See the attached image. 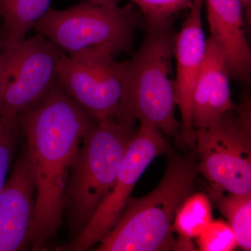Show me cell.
<instances>
[{"label":"cell","mask_w":251,"mask_h":251,"mask_svg":"<svg viewBox=\"0 0 251 251\" xmlns=\"http://www.w3.org/2000/svg\"><path fill=\"white\" fill-rule=\"evenodd\" d=\"M34 184L35 206L29 232L31 250H45L62 223L63 199L77 150L97 120L59 83L18 115Z\"/></svg>","instance_id":"obj_1"},{"label":"cell","mask_w":251,"mask_h":251,"mask_svg":"<svg viewBox=\"0 0 251 251\" xmlns=\"http://www.w3.org/2000/svg\"><path fill=\"white\" fill-rule=\"evenodd\" d=\"M201 173L191 158L171 154L156 187L141 198H129L113 227L94 251H172L173 224L181 203L194 189Z\"/></svg>","instance_id":"obj_2"},{"label":"cell","mask_w":251,"mask_h":251,"mask_svg":"<svg viewBox=\"0 0 251 251\" xmlns=\"http://www.w3.org/2000/svg\"><path fill=\"white\" fill-rule=\"evenodd\" d=\"M175 36L172 22L147 28L140 49L125 61L123 97L115 120H144L170 136L180 134L173 78Z\"/></svg>","instance_id":"obj_3"},{"label":"cell","mask_w":251,"mask_h":251,"mask_svg":"<svg viewBox=\"0 0 251 251\" xmlns=\"http://www.w3.org/2000/svg\"><path fill=\"white\" fill-rule=\"evenodd\" d=\"M134 125L106 119L97 121L84 135L63 199L72 239L85 228L111 191L135 133Z\"/></svg>","instance_id":"obj_4"},{"label":"cell","mask_w":251,"mask_h":251,"mask_svg":"<svg viewBox=\"0 0 251 251\" xmlns=\"http://www.w3.org/2000/svg\"><path fill=\"white\" fill-rule=\"evenodd\" d=\"M138 19L132 4L122 7L115 0H86L67 9L50 8L33 29L67 54L103 48L115 56L130 52Z\"/></svg>","instance_id":"obj_5"},{"label":"cell","mask_w":251,"mask_h":251,"mask_svg":"<svg viewBox=\"0 0 251 251\" xmlns=\"http://www.w3.org/2000/svg\"><path fill=\"white\" fill-rule=\"evenodd\" d=\"M200 171L211 188L234 194H251V102L239 105L210 126L196 130Z\"/></svg>","instance_id":"obj_6"},{"label":"cell","mask_w":251,"mask_h":251,"mask_svg":"<svg viewBox=\"0 0 251 251\" xmlns=\"http://www.w3.org/2000/svg\"><path fill=\"white\" fill-rule=\"evenodd\" d=\"M64 53L36 34L0 55V120L16 115L40 100L58 83L57 66Z\"/></svg>","instance_id":"obj_7"},{"label":"cell","mask_w":251,"mask_h":251,"mask_svg":"<svg viewBox=\"0 0 251 251\" xmlns=\"http://www.w3.org/2000/svg\"><path fill=\"white\" fill-rule=\"evenodd\" d=\"M103 48L64 54L57 66L58 83L97 121L116 117L124 92L125 62Z\"/></svg>","instance_id":"obj_8"},{"label":"cell","mask_w":251,"mask_h":251,"mask_svg":"<svg viewBox=\"0 0 251 251\" xmlns=\"http://www.w3.org/2000/svg\"><path fill=\"white\" fill-rule=\"evenodd\" d=\"M161 130L140 120L132 137L111 191L97 208L85 228L57 251H84L99 243L125 210L135 184L156 157L168 151Z\"/></svg>","instance_id":"obj_9"},{"label":"cell","mask_w":251,"mask_h":251,"mask_svg":"<svg viewBox=\"0 0 251 251\" xmlns=\"http://www.w3.org/2000/svg\"><path fill=\"white\" fill-rule=\"evenodd\" d=\"M204 0H193L189 14L175 36L174 57L175 103L181 118V138L191 149L196 148V130L191 117L193 90L205 54L206 39L202 27Z\"/></svg>","instance_id":"obj_10"},{"label":"cell","mask_w":251,"mask_h":251,"mask_svg":"<svg viewBox=\"0 0 251 251\" xmlns=\"http://www.w3.org/2000/svg\"><path fill=\"white\" fill-rule=\"evenodd\" d=\"M35 206V184L27 147L0 193V251L27 250Z\"/></svg>","instance_id":"obj_11"},{"label":"cell","mask_w":251,"mask_h":251,"mask_svg":"<svg viewBox=\"0 0 251 251\" xmlns=\"http://www.w3.org/2000/svg\"><path fill=\"white\" fill-rule=\"evenodd\" d=\"M210 36L224 55L229 76L249 82L251 50L241 0H204Z\"/></svg>","instance_id":"obj_12"},{"label":"cell","mask_w":251,"mask_h":251,"mask_svg":"<svg viewBox=\"0 0 251 251\" xmlns=\"http://www.w3.org/2000/svg\"><path fill=\"white\" fill-rule=\"evenodd\" d=\"M229 77L222 52L209 37L193 90L191 117L195 130L210 126L235 106L231 98Z\"/></svg>","instance_id":"obj_13"},{"label":"cell","mask_w":251,"mask_h":251,"mask_svg":"<svg viewBox=\"0 0 251 251\" xmlns=\"http://www.w3.org/2000/svg\"><path fill=\"white\" fill-rule=\"evenodd\" d=\"M52 0H0L3 49L26 39L35 23L49 11Z\"/></svg>","instance_id":"obj_14"},{"label":"cell","mask_w":251,"mask_h":251,"mask_svg":"<svg viewBox=\"0 0 251 251\" xmlns=\"http://www.w3.org/2000/svg\"><path fill=\"white\" fill-rule=\"evenodd\" d=\"M209 198L228 221L237 239V247L251 250V194L225 193L209 189Z\"/></svg>","instance_id":"obj_15"},{"label":"cell","mask_w":251,"mask_h":251,"mask_svg":"<svg viewBox=\"0 0 251 251\" xmlns=\"http://www.w3.org/2000/svg\"><path fill=\"white\" fill-rule=\"evenodd\" d=\"M212 221V206L209 196L204 193H191L175 214L173 232L193 239L199 237Z\"/></svg>","instance_id":"obj_16"},{"label":"cell","mask_w":251,"mask_h":251,"mask_svg":"<svg viewBox=\"0 0 251 251\" xmlns=\"http://www.w3.org/2000/svg\"><path fill=\"white\" fill-rule=\"evenodd\" d=\"M118 2L120 0H115ZM139 8L146 27H154L172 22L175 15L190 9L193 0H129Z\"/></svg>","instance_id":"obj_17"},{"label":"cell","mask_w":251,"mask_h":251,"mask_svg":"<svg viewBox=\"0 0 251 251\" xmlns=\"http://www.w3.org/2000/svg\"><path fill=\"white\" fill-rule=\"evenodd\" d=\"M21 130L16 115H4L0 120V193L13 164L15 151Z\"/></svg>","instance_id":"obj_18"},{"label":"cell","mask_w":251,"mask_h":251,"mask_svg":"<svg viewBox=\"0 0 251 251\" xmlns=\"http://www.w3.org/2000/svg\"><path fill=\"white\" fill-rule=\"evenodd\" d=\"M197 245L201 251H232L237 248V242L228 223L213 220L197 237Z\"/></svg>","instance_id":"obj_19"},{"label":"cell","mask_w":251,"mask_h":251,"mask_svg":"<svg viewBox=\"0 0 251 251\" xmlns=\"http://www.w3.org/2000/svg\"><path fill=\"white\" fill-rule=\"evenodd\" d=\"M193 239L180 236L175 240L173 251H197L193 243Z\"/></svg>","instance_id":"obj_20"},{"label":"cell","mask_w":251,"mask_h":251,"mask_svg":"<svg viewBox=\"0 0 251 251\" xmlns=\"http://www.w3.org/2000/svg\"><path fill=\"white\" fill-rule=\"evenodd\" d=\"M241 1L244 8L247 27H249L251 24V0H241Z\"/></svg>","instance_id":"obj_21"},{"label":"cell","mask_w":251,"mask_h":251,"mask_svg":"<svg viewBox=\"0 0 251 251\" xmlns=\"http://www.w3.org/2000/svg\"><path fill=\"white\" fill-rule=\"evenodd\" d=\"M3 50V44H2V41H1V25H0V55H1V51H2Z\"/></svg>","instance_id":"obj_22"},{"label":"cell","mask_w":251,"mask_h":251,"mask_svg":"<svg viewBox=\"0 0 251 251\" xmlns=\"http://www.w3.org/2000/svg\"><path fill=\"white\" fill-rule=\"evenodd\" d=\"M90 1H93L94 3H97V4H100V3L105 2L108 0H90Z\"/></svg>","instance_id":"obj_23"}]
</instances>
